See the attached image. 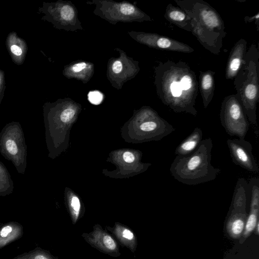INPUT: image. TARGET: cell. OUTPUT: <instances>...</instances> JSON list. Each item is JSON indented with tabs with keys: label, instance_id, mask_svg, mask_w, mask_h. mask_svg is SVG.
Instances as JSON below:
<instances>
[{
	"label": "cell",
	"instance_id": "1",
	"mask_svg": "<svg viewBox=\"0 0 259 259\" xmlns=\"http://www.w3.org/2000/svg\"><path fill=\"white\" fill-rule=\"evenodd\" d=\"M154 84L161 102L176 113L196 116L198 82L195 72L182 61L159 62L154 67Z\"/></svg>",
	"mask_w": 259,
	"mask_h": 259
},
{
	"label": "cell",
	"instance_id": "2",
	"mask_svg": "<svg viewBox=\"0 0 259 259\" xmlns=\"http://www.w3.org/2000/svg\"><path fill=\"white\" fill-rule=\"evenodd\" d=\"M190 17L191 33L201 45L213 54L218 55L226 36L224 23L220 14L203 0H175Z\"/></svg>",
	"mask_w": 259,
	"mask_h": 259
},
{
	"label": "cell",
	"instance_id": "3",
	"mask_svg": "<svg viewBox=\"0 0 259 259\" xmlns=\"http://www.w3.org/2000/svg\"><path fill=\"white\" fill-rule=\"evenodd\" d=\"M212 146L211 138L205 139L190 154L177 155L169 168L173 178L188 185H196L215 179L221 169L211 164Z\"/></svg>",
	"mask_w": 259,
	"mask_h": 259
},
{
	"label": "cell",
	"instance_id": "4",
	"mask_svg": "<svg viewBox=\"0 0 259 259\" xmlns=\"http://www.w3.org/2000/svg\"><path fill=\"white\" fill-rule=\"evenodd\" d=\"M259 51L253 44L247 50L243 62L234 77L236 97L249 121L256 125V108L259 99Z\"/></svg>",
	"mask_w": 259,
	"mask_h": 259
},
{
	"label": "cell",
	"instance_id": "5",
	"mask_svg": "<svg viewBox=\"0 0 259 259\" xmlns=\"http://www.w3.org/2000/svg\"><path fill=\"white\" fill-rule=\"evenodd\" d=\"M96 5L94 13L110 23L117 22L152 21L151 17L135 5L128 2L112 1H93Z\"/></svg>",
	"mask_w": 259,
	"mask_h": 259
},
{
	"label": "cell",
	"instance_id": "6",
	"mask_svg": "<svg viewBox=\"0 0 259 259\" xmlns=\"http://www.w3.org/2000/svg\"><path fill=\"white\" fill-rule=\"evenodd\" d=\"M220 117L222 125L229 135L244 139L249 122L235 94L224 98L221 104Z\"/></svg>",
	"mask_w": 259,
	"mask_h": 259
},
{
	"label": "cell",
	"instance_id": "7",
	"mask_svg": "<svg viewBox=\"0 0 259 259\" xmlns=\"http://www.w3.org/2000/svg\"><path fill=\"white\" fill-rule=\"evenodd\" d=\"M38 10L44 14L41 20L51 23L56 29L72 31L83 29L77 18L76 9L70 2L43 3Z\"/></svg>",
	"mask_w": 259,
	"mask_h": 259
},
{
	"label": "cell",
	"instance_id": "8",
	"mask_svg": "<svg viewBox=\"0 0 259 259\" xmlns=\"http://www.w3.org/2000/svg\"><path fill=\"white\" fill-rule=\"evenodd\" d=\"M128 33L137 41L154 49L186 53L194 51L186 44L157 33L133 31Z\"/></svg>",
	"mask_w": 259,
	"mask_h": 259
},
{
	"label": "cell",
	"instance_id": "9",
	"mask_svg": "<svg viewBox=\"0 0 259 259\" xmlns=\"http://www.w3.org/2000/svg\"><path fill=\"white\" fill-rule=\"evenodd\" d=\"M231 157L234 163L250 172L259 171L258 165L252 154L251 144L244 139H234L227 141Z\"/></svg>",
	"mask_w": 259,
	"mask_h": 259
},
{
	"label": "cell",
	"instance_id": "10",
	"mask_svg": "<svg viewBox=\"0 0 259 259\" xmlns=\"http://www.w3.org/2000/svg\"><path fill=\"white\" fill-rule=\"evenodd\" d=\"M248 187L250 192V210L246 219L243 237L246 238L255 228L259 212V180L257 178L251 179Z\"/></svg>",
	"mask_w": 259,
	"mask_h": 259
},
{
	"label": "cell",
	"instance_id": "11",
	"mask_svg": "<svg viewBox=\"0 0 259 259\" xmlns=\"http://www.w3.org/2000/svg\"><path fill=\"white\" fill-rule=\"evenodd\" d=\"M247 44L245 39L241 38L232 47L226 68L225 77L227 79H233L238 73L247 50Z\"/></svg>",
	"mask_w": 259,
	"mask_h": 259
},
{
	"label": "cell",
	"instance_id": "12",
	"mask_svg": "<svg viewBox=\"0 0 259 259\" xmlns=\"http://www.w3.org/2000/svg\"><path fill=\"white\" fill-rule=\"evenodd\" d=\"M6 47L13 61L18 65L22 64L28 50L25 41L13 31L7 36Z\"/></svg>",
	"mask_w": 259,
	"mask_h": 259
},
{
	"label": "cell",
	"instance_id": "13",
	"mask_svg": "<svg viewBox=\"0 0 259 259\" xmlns=\"http://www.w3.org/2000/svg\"><path fill=\"white\" fill-rule=\"evenodd\" d=\"M215 72L211 70L200 71L199 75V90L204 108L211 102L214 92Z\"/></svg>",
	"mask_w": 259,
	"mask_h": 259
},
{
	"label": "cell",
	"instance_id": "14",
	"mask_svg": "<svg viewBox=\"0 0 259 259\" xmlns=\"http://www.w3.org/2000/svg\"><path fill=\"white\" fill-rule=\"evenodd\" d=\"M164 18L179 28L191 32L190 18L180 8L169 4L165 8Z\"/></svg>",
	"mask_w": 259,
	"mask_h": 259
},
{
	"label": "cell",
	"instance_id": "15",
	"mask_svg": "<svg viewBox=\"0 0 259 259\" xmlns=\"http://www.w3.org/2000/svg\"><path fill=\"white\" fill-rule=\"evenodd\" d=\"M94 72V65L86 62H77L68 66L63 71L67 78H75L83 82H88Z\"/></svg>",
	"mask_w": 259,
	"mask_h": 259
},
{
	"label": "cell",
	"instance_id": "16",
	"mask_svg": "<svg viewBox=\"0 0 259 259\" xmlns=\"http://www.w3.org/2000/svg\"><path fill=\"white\" fill-rule=\"evenodd\" d=\"M203 132L196 127L192 133L185 139L177 147L175 154L178 156L187 155L192 153L202 140Z\"/></svg>",
	"mask_w": 259,
	"mask_h": 259
},
{
	"label": "cell",
	"instance_id": "17",
	"mask_svg": "<svg viewBox=\"0 0 259 259\" xmlns=\"http://www.w3.org/2000/svg\"><path fill=\"white\" fill-rule=\"evenodd\" d=\"M14 228L12 225H7L2 227L0 230V239H2V241L4 245L6 242H9L10 241L9 238L12 239V235H11L12 233L14 231Z\"/></svg>",
	"mask_w": 259,
	"mask_h": 259
},
{
	"label": "cell",
	"instance_id": "18",
	"mask_svg": "<svg viewBox=\"0 0 259 259\" xmlns=\"http://www.w3.org/2000/svg\"><path fill=\"white\" fill-rule=\"evenodd\" d=\"M88 99L91 103L98 105L102 101L103 95L98 91H91L88 94Z\"/></svg>",
	"mask_w": 259,
	"mask_h": 259
},
{
	"label": "cell",
	"instance_id": "19",
	"mask_svg": "<svg viewBox=\"0 0 259 259\" xmlns=\"http://www.w3.org/2000/svg\"><path fill=\"white\" fill-rule=\"evenodd\" d=\"M75 114V110L68 108L64 109L60 115V119L63 122H68L70 121Z\"/></svg>",
	"mask_w": 259,
	"mask_h": 259
},
{
	"label": "cell",
	"instance_id": "20",
	"mask_svg": "<svg viewBox=\"0 0 259 259\" xmlns=\"http://www.w3.org/2000/svg\"><path fill=\"white\" fill-rule=\"evenodd\" d=\"M103 242L105 246L109 250H113L116 247V243L112 238L108 235H104Z\"/></svg>",
	"mask_w": 259,
	"mask_h": 259
},
{
	"label": "cell",
	"instance_id": "21",
	"mask_svg": "<svg viewBox=\"0 0 259 259\" xmlns=\"http://www.w3.org/2000/svg\"><path fill=\"white\" fill-rule=\"evenodd\" d=\"M5 88V72L0 69V103L4 97Z\"/></svg>",
	"mask_w": 259,
	"mask_h": 259
},
{
	"label": "cell",
	"instance_id": "22",
	"mask_svg": "<svg viewBox=\"0 0 259 259\" xmlns=\"http://www.w3.org/2000/svg\"><path fill=\"white\" fill-rule=\"evenodd\" d=\"M6 147L7 150L10 154L15 155L17 153V147L14 141L12 140H7L6 143Z\"/></svg>",
	"mask_w": 259,
	"mask_h": 259
},
{
	"label": "cell",
	"instance_id": "23",
	"mask_svg": "<svg viewBox=\"0 0 259 259\" xmlns=\"http://www.w3.org/2000/svg\"><path fill=\"white\" fill-rule=\"evenodd\" d=\"M71 206L73 209L78 212L80 208V202L78 198L77 197L73 196L71 199Z\"/></svg>",
	"mask_w": 259,
	"mask_h": 259
},
{
	"label": "cell",
	"instance_id": "24",
	"mask_svg": "<svg viewBox=\"0 0 259 259\" xmlns=\"http://www.w3.org/2000/svg\"><path fill=\"white\" fill-rule=\"evenodd\" d=\"M124 160L127 163H131L135 160V156L130 152H125L123 155Z\"/></svg>",
	"mask_w": 259,
	"mask_h": 259
},
{
	"label": "cell",
	"instance_id": "25",
	"mask_svg": "<svg viewBox=\"0 0 259 259\" xmlns=\"http://www.w3.org/2000/svg\"><path fill=\"white\" fill-rule=\"evenodd\" d=\"M258 18H259V13H257L255 15L253 16H246L244 18V21L245 23H249L252 22L254 20L258 23Z\"/></svg>",
	"mask_w": 259,
	"mask_h": 259
},
{
	"label": "cell",
	"instance_id": "26",
	"mask_svg": "<svg viewBox=\"0 0 259 259\" xmlns=\"http://www.w3.org/2000/svg\"><path fill=\"white\" fill-rule=\"evenodd\" d=\"M122 236L128 240H132L134 237V235L129 230L125 229L122 232Z\"/></svg>",
	"mask_w": 259,
	"mask_h": 259
}]
</instances>
